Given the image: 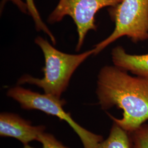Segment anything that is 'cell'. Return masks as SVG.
Here are the masks:
<instances>
[{"label":"cell","mask_w":148,"mask_h":148,"mask_svg":"<svg viewBox=\"0 0 148 148\" xmlns=\"http://www.w3.org/2000/svg\"><path fill=\"white\" fill-rule=\"evenodd\" d=\"M96 94L102 109L116 106L123 110L121 119L108 115L128 132L148 120V78L132 76L115 65L105 66L98 75Z\"/></svg>","instance_id":"cell-1"},{"label":"cell","mask_w":148,"mask_h":148,"mask_svg":"<svg viewBox=\"0 0 148 148\" xmlns=\"http://www.w3.org/2000/svg\"><path fill=\"white\" fill-rule=\"evenodd\" d=\"M35 42L41 48L44 56V76L40 79L24 75L19 79L17 84L35 85L42 88L45 93L60 98L67 89L75 71L86 59L94 54V49L79 54H70L59 51L40 36L35 38Z\"/></svg>","instance_id":"cell-2"},{"label":"cell","mask_w":148,"mask_h":148,"mask_svg":"<svg viewBox=\"0 0 148 148\" xmlns=\"http://www.w3.org/2000/svg\"><path fill=\"white\" fill-rule=\"evenodd\" d=\"M115 27L110 36L98 43L94 54L100 53L119 38L127 36L133 42L148 39V0H123L109 10Z\"/></svg>","instance_id":"cell-3"},{"label":"cell","mask_w":148,"mask_h":148,"mask_svg":"<svg viewBox=\"0 0 148 148\" xmlns=\"http://www.w3.org/2000/svg\"><path fill=\"white\" fill-rule=\"evenodd\" d=\"M7 95L16 101L24 109L38 110L67 122L79 137L84 148H95L103 140L101 136L91 132L74 121L71 114L64 109L66 103L64 99L46 93L41 94L20 86L9 89Z\"/></svg>","instance_id":"cell-4"},{"label":"cell","mask_w":148,"mask_h":148,"mask_svg":"<svg viewBox=\"0 0 148 148\" xmlns=\"http://www.w3.org/2000/svg\"><path fill=\"white\" fill-rule=\"evenodd\" d=\"M123 0H59L55 9L48 18L49 24L62 21L65 16H70L77 27L78 41L76 50L79 51L85 37L90 30H96V13L103 8L113 7Z\"/></svg>","instance_id":"cell-5"},{"label":"cell","mask_w":148,"mask_h":148,"mask_svg":"<svg viewBox=\"0 0 148 148\" xmlns=\"http://www.w3.org/2000/svg\"><path fill=\"white\" fill-rule=\"evenodd\" d=\"M46 129L43 125H32L31 122L16 114L1 112L0 114V136L14 138L24 145H28L33 140L37 141L39 136L45 132Z\"/></svg>","instance_id":"cell-6"},{"label":"cell","mask_w":148,"mask_h":148,"mask_svg":"<svg viewBox=\"0 0 148 148\" xmlns=\"http://www.w3.org/2000/svg\"><path fill=\"white\" fill-rule=\"evenodd\" d=\"M111 57L115 66L138 76L148 78V54H130L119 46L112 50Z\"/></svg>","instance_id":"cell-7"},{"label":"cell","mask_w":148,"mask_h":148,"mask_svg":"<svg viewBox=\"0 0 148 148\" xmlns=\"http://www.w3.org/2000/svg\"><path fill=\"white\" fill-rule=\"evenodd\" d=\"M11 1L16 5L21 12L24 13H28L32 16L35 24V27L37 31H42L51 38V41L53 45L56 44V37L52 32L48 29L47 26L43 21L40 14L37 10L34 3V0H2L1 3V11L3 8L6 2Z\"/></svg>","instance_id":"cell-8"},{"label":"cell","mask_w":148,"mask_h":148,"mask_svg":"<svg viewBox=\"0 0 148 148\" xmlns=\"http://www.w3.org/2000/svg\"><path fill=\"white\" fill-rule=\"evenodd\" d=\"M95 148H133L130 133L113 122L108 137Z\"/></svg>","instance_id":"cell-9"},{"label":"cell","mask_w":148,"mask_h":148,"mask_svg":"<svg viewBox=\"0 0 148 148\" xmlns=\"http://www.w3.org/2000/svg\"><path fill=\"white\" fill-rule=\"evenodd\" d=\"M130 133L133 148H148V124H143Z\"/></svg>","instance_id":"cell-10"},{"label":"cell","mask_w":148,"mask_h":148,"mask_svg":"<svg viewBox=\"0 0 148 148\" xmlns=\"http://www.w3.org/2000/svg\"><path fill=\"white\" fill-rule=\"evenodd\" d=\"M37 141L42 144V148H68L58 140L52 134L48 133H42L38 138ZM23 148H35L30 145H24Z\"/></svg>","instance_id":"cell-11"}]
</instances>
